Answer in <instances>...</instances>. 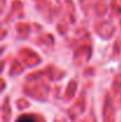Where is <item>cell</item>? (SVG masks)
<instances>
[{"instance_id":"obj_1","label":"cell","mask_w":121,"mask_h":122,"mask_svg":"<svg viewBox=\"0 0 121 122\" xmlns=\"http://www.w3.org/2000/svg\"><path fill=\"white\" fill-rule=\"evenodd\" d=\"M17 122H37L35 119H32L31 116H21V117H19Z\"/></svg>"}]
</instances>
